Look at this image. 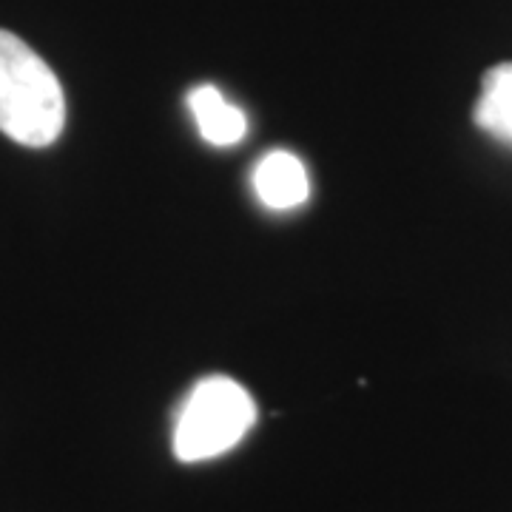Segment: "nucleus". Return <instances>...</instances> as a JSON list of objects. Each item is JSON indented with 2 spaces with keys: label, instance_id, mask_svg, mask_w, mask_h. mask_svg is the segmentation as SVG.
Returning a JSON list of instances; mask_svg holds the SVG:
<instances>
[{
  "label": "nucleus",
  "instance_id": "1",
  "mask_svg": "<svg viewBox=\"0 0 512 512\" xmlns=\"http://www.w3.org/2000/svg\"><path fill=\"white\" fill-rule=\"evenodd\" d=\"M66 126V94L52 66L18 35L0 29V131L26 148H46Z\"/></svg>",
  "mask_w": 512,
  "mask_h": 512
},
{
  "label": "nucleus",
  "instance_id": "2",
  "mask_svg": "<svg viewBox=\"0 0 512 512\" xmlns=\"http://www.w3.org/2000/svg\"><path fill=\"white\" fill-rule=\"evenodd\" d=\"M256 404L231 376H205L191 387L174 421V456L197 464L234 450L251 433Z\"/></svg>",
  "mask_w": 512,
  "mask_h": 512
},
{
  "label": "nucleus",
  "instance_id": "3",
  "mask_svg": "<svg viewBox=\"0 0 512 512\" xmlns=\"http://www.w3.org/2000/svg\"><path fill=\"white\" fill-rule=\"evenodd\" d=\"M254 191L262 205L274 211H291L311 197V180L296 154L276 148L256 163Z\"/></svg>",
  "mask_w": 512,
  "mask_h": 512
},
{
  "label": "nucleus",
  "instance_id": "4",
  "mask_svg": "<svg viewBox=\"0 0 512 512\" xmlns=\"http://www.w3.org/2000/svg\"><path fill=\"white\" fill-rule=\"evenodd\" d=\"M185 103H188V111L194 117V126H197L205 143H211V146L217 148H228L245 140V134H248L245 111L234 106L217 86H211V83L194 86L188 92V97H185Z\"/></svg>",
  "mask_w": 512,
  "mask_h": 512
},
{
  "label": "nucleus",
  "instance_id": "5",
  "mask_svg": "<svg viewBox=\"0 0 512 512\" xmlns=\"http://www.w3.org/2000/svg\"><path fill=\"white\" fill-rule=\"evenodd\" d=\"M473 117L481 131L512 146V63H498L484 74Z\"/></svg>",
  "mask_w": 512,
  "mask_h": 512
}]
</instances>
